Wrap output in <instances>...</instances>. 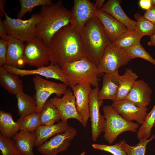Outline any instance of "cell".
<instances>
[{"label": "cell", "mask_w": 155, "mask_h": 155, "mask_svg": "<svg viewBox=\"0 0 155 155\" xmlns=\"http://www.w3.org/2000/svg\"><path fill=\"white\" fill-rule=\"evenodd\" d=\"M5 16L2 22L8 35L26 42L37 36L36 26L40 20L39 13H33L26 20L12 18L5 12Z\"/></svg>", "instance_id": "8992f818"}, {"label": "cell", "mask_w": 155, "mask_h": 155, "mask_svg": "<svg viewBox=\"0 0 155 155\" xmlns=\"http://www.w3.org/2000/svg\"><path fill=\"white\" fill-rule=\"evenodd\" d=\"M96 17L111 42L118 39L128 30L125 25L107 13L97 10Z\"/></svg>", "instance_id": "e0dca14e"}, {"label": "cell", "mask_w": 155, "mask_h": 155, "mask_svg": "<svg viewBox=\"0 0 155 155\" xmlns=\"http://www.w3.org/2000/svg\"><path fill=\"white\" fill-rule=\"evenodd\" d=\"M49 100L58 110L61 121L67 122L70 119H74L79 122L84 127H86L78 113L75 98L71 89L68 88L62 98L54 96Z\"/></svg>", "instance_id": "4fadbf2b"}, {"label": "cell", "mask_w": 155, "mask_h": 155, "mask_svg": "<svg viewBox=\"0 0 155 155\" xmlns=\"http://www.w3.org/2000/svg\"><path fill=\"white\" fill-rule=\"evenodd\" d=\"M150 41L148 42V45L150 46H155V34L150 36Z\"/></svg>", "instance_id": "ee69618b"}, {"label": "cell", "mask_w": 155, "mask_h": 155, "mask_svg": "<svg viewBox=\"0 0 155 155\" xmlns=\"http://www.w3.org/2000/svg\"><path fill=\"white\" fill-rule=\"evenodd\" d=\"M0 150L2 155H21L13 140L1 133Z\"/></svg>", "instance_id": "d590c367"}, {"label": "cell", "mask_w": 155, "mask_h": 155, "mask_svg": "<svg viewBox=\"0 0 155 155\" xmlns=\"http://www.w3.org/2000/svg\"><path fill=\"white\" fill-rule=\"evenodd\" d=\"M97 9L89 0H74L71 10L70 24L80 32L86 22L96 16Z\"/></svg>", "instance_id": "7c38bea8"}, {"label": "cell", "mask_w": 155, "mask_h": 155, "mask_svg": "<svg viewBox=\"0 0 155 155\" xmlns=\"http://www.w3.org/2000/svg\"><path fill=\"white\" fill-rule=\"evenodd\" d=\"M19 75L8 72L0 66V84L10 94L16 95L23 91L24 85Z\"/></svg>", "instance_id": "cb8c5ba5"}, {"label": "cell", "mask_w": 155, "mask_h": 155, "mask_svg": "<svg viewBox=\"0 0 155 155\" xmlns=\"http://www.w3.org/2000/svg\"><path fill=\"white\" fill-rule=\"evenodd\" d=\"M36 91L35 98L37 104L36 112L40 113L49 97L55 94L60 97L67 89V86L64 83H58L46 80L38 75L33 78Z\"/></svg>", "instance_id": "ba28073f"}, {"label": "cell", "mask_w": 155, "mask_h": 155, "mask_svg": "<svg viewBox=\"0 0 155 155\" xmlns=\"http://www.w3.org/2000/svg\"><path fill=\"white\" fill-rule=\"evenodd\" d=\"M144 17L155 24V6H152L144 13Z\"/></svg>", "instance_id": "f35d334b"}, {"label": "cell", "mask_w": 155, "mask_h": 155, "mask_svg": "<svg viewBox=\"0 0 155 155\" xmlns=\"http://www.w3.org/2000/svg\"><path fill=\"white\" fill-rule=\"evenodd\" d=\"M70 88L77 84L88 83L91 86L98 87L101 74L98 67L84 57L65 64L61 68Z\"/></svg>", "instance_id": "277c9868"}, {"label": "cell", "mask_w": 155, "mask_h": 155, "mask_svg": "<svg viewBox=\"0 0 155 155\" xmlns=\"http://www.w3.org/2000/svg\"><path fill=\"white\" fill-rule=\"evenodd\" d=\"M16 122L18 124L20 130L35 132L41 125L40 113L37 112L23 117H20Z\"/></svg>", "instance_id": "f546056e"}, {"label": "cell", "mask_w": 155, "mask_h": 155, "mask_svg": "<svg viewBox=\"0 0 155 155\" xmlns=\"http://www.w3.org/2000/svg\"><path fill=\"white\" fill-rule=\"evenodd\" d=\"M104 0H96L94 3L95 7L97 10H100L104 5Z\"/></svg>", "instance_id": "7bdbcfd3"}, {"label": "cell", "mask_w": 155, "mask_h": 155, "mask_svg": "<svg viewBox=\"0 0 155 155\" xmlns=\"http://www.w3.org/2000/svg\"><path fill=\"white\" fill-rule=\"evenodd\" d=\"M20 130V127L13 120L12 114L2 110L0 111V131L3 135L13 138Z\"/></svg>", "instance_id": "484cf974"}, {"label": "cell", "mask_w": 155, "mask_h": 155, "mask_svg": "<svg viewBox=\"0 0 155 155\" xmlns=\"http://www.w3.org/2000/svg\"><path fill=\"white\" fill-rule=\"evenodd\" d=\"M41 125H51L61 120L60 114L57 108L48 100L40 113Z\"/></svg>", "instance_id": "83f0119b"}, {"label": "cell", "mask_w": 155, "mask_h": 155, "mask_svg": "<svg viewBox=\"0 0 155 155\" xmlns=\"http://www.w3.org/2000/svg\"><path fill=\"white\" fill-rule=\"evenodd\" d=\"M80 33L84 57L98 67L106 47L111 43L102 24L96 16L93 17L86 22Z\"/></svg>", "instance_id": "3957f363"}, {"label": "cell", "mask_w": 155, "mask_h": 155, "mask_svg": "<svg viewBox=\"0 0 155 155\" xmlns=\"http://www.w3.org/2000/svg\"><path fill=\"white\" fill-rule=\"evenodd\" d=\"M6 2V1L5 0H0V16L1 18L5 16V12L4 11V9L5 4Z\"/></svg>", "instance_id": "b9f144b4"}, {"label": "cell", "mask_w": 155, "mask_h": 155, "mask_svg": "<svg viewBox=\"0 0 155 155\" xmlns=\"http://www.w3.org/2000/svg\"><path fill=\"white\" fill-rule=\"evenodd\" d=\"M63 2L59 0L52 5L41 7L40 20L36 27L37 36L47 45L55 33L70 24L71 10L63 5Z\"/></svg>", "instance_id": "7a4b0ae2"}, {"label": "cell", "mask_w": 155, "mask_h": 155, "mask_svg": "<svg viewBox=\"0 0 155 155\" xmlns=\"http://www.w3.org/2000/svg\"><path fill=\"white\" fill-rule=\"evenodd\" d=\"M152 90L144 80H136L126 99L136 106L147 107L150 104Z\"/></svg>", "instance_id": "d6986e66"}, {"label": "cell", "mask_w": 155, "mask_h": 155, "mask_svg": "<svg viewBox=\"0 0 155 155\" xmlns=\"http://www.w3.org/2000/svg\"><path fill=\"white\" fill-rule=\"evenodd\" d=\"M20 2L21 8L17 15V18L20 19L27 12H31L33 9L36 7L53 4L51 0H20Z\"/></svg>", "instance_id": "836d02e7"}, {"label": "cell", "mask_w": 155, "mask_h": 155, "mask_svg": "<svg viewBox=\"0 0 155 155\" xmlns=\"http://www.w3.org/2000/svg\"><path fill=\"white\" fill-rule=\"evenodd\" d=\"M142 37L135 30H128L118 39L111 44L115 47L126 50L140 43Z\"/></svg>", "instance_id": "f1b7e54d"}, {"label": "cell", "mask_w": 155, "mask_h": 155, "mask_svg": "<svg viewBox=\"0 0 155 155\" xmlns=\"http://www.w3.org/2000/svg\"><path fill=\"white\" fill-rule=\"evenodd\" d=\"M138 78L137 75L130 69H127L125 73L120 75L119 78V88L115 101L126 99L133 88Z\"/></svg>", "instance_id": "d4e9b609"}, {"label": "cell", "mask_w": 155, "mask_h": 155, "mask_svg": "<svg viewBox=\"0 0 155 155\" xmlns=\"http://www.w3.org/2000/svg\"><path fill=\"white\" fill-rule=\"evenodd\" d=\"M131 60L125 49L115 47L111 43L106 47L98 67L101 73H111Z\"/></svg>", "instance_id": "9c48e42d"}, {"label": "cell", "mask_w": 155, "mask_h": 155, "mask_svg": "<svg viewBox=\"0 0 155 155\" xmlns=\"http://www.w3.org/2000/svg\"><path fill=\"white\" fill-rule=\"evenodd\" d=\"M131 59L137 57L145 59L155 65V59L146 51L140 43L126 49Z\"/></svg>", "instance_id": "e575fe53"}, {"label": "cell", "mask_w": 155, "mask_h": 155, "mask_svg": "<svg viewBox=\"0 0 155 155\" xmlns=\"http://www.w3.org/2000/svg\"><path fill=\"white\" fill-rule=\"evenodd\" d=\"M119 69L111 73H104L103 75L102 86L98 91V96L100 100H116L119 88Z\"/></svg>", "instance_id": "ffe728a7"}, {"label": "cell", "mask_w": 155, "mask_h": 155, "mask_svg": "<svg viewBox=\"0 0 155 155\" xmlns=\"http://www.w3.org/2000/svg\"><path fill=\"white\" fill-rule=\"evenodd\" d=\"M88 83L80 84L71 87L75 99L77 110L84 122L87 126L89 117V94L92 89Z\"/></svg>", "instance_id": "2e32d148"}, {"label": "cell", "mask_w": 155, "mask_h": 155, "mask_svg": "<svg viewBox=\"0 0 155 155\" xmlns=\"http://www.w3.org/2000/svg\"><path fill=\"white\" fill-rule=\"evenodd\" d=\"M155 139V135H153L148 139H143L135 146L128 144L124 140L120 141L127 155H145L148 144Z\"/></svg>", "instance_id": "d6a6232c"}, {"label": "cell", "mask_w": 155, "mask_h": 155, "mask_svg": "<svg viewBox=\"0 0 155 155\" xmlns=\"http://www.w3.org/2000/svg\"><path fill=\"white\" fill-rule=\"evenodd\" d=\"M115 110L125 120L132 122L135 121L142 125L148 115L147 107H139L125 99L113 102L112 105Z\"/></svg>", "instance_id": "9a60e30c"}, {"label": "cell", "mask_w": 155, "mask_h": 155, "mask_svg": "<svg viewBox=\"0 0 155 155\" xmlns=\"http://www.w3.org/2000/svg\"><path fill=\"white\" fill-rule=\"evenodd\" d=\"M8 72L23 77L35 75L59 80L67 86L66 78L61 68L57 65L52 63L46 66L37 67L34 70H25L13 67L5 64L2 66Z\"/></svg>", "instance_id": "5bb4252c"}, {"label": "cell", "mask_w": 155, "mask_h": 155, "mask_svg": "<svg viewBox=\"0 0 155 155\" xmlns=\"http://www.w3.org/2000/svg\"><path fill=\"white\" fill-rule=\"evenodd\" d=\"M24 55L26 64L30 66L37 68L49 65L47 45L38 36L25 44Z\"/></svg>", "instance_id": "52a82bcc"}, {"label": "cell", "mask_w": 155, "mask_h": 155, "mask_svg": "<svg viewBox=\"0 0 155 155\" xmlns=\"http://www.w3.org/2000/svg\"><path fill=\"white\" fill-rule=\"evenodd\" d=\"M98 87L91 89L89 94V117L91 121L92 138L96 142L102 132L105 123L104 115H101L100 108L103 103V100L98 99Z\"/></svg>", "instance_id": "8fae6325"}, {"label": "cell", "mask_w": 155, "mask_h": 155, "mask_svg": "<svg viewBox=\"0 0 155 155\" xmlns=\"http://www.w3.org/2000/svg\"><path fill=\"white\" fill-rule=\"evenodd\" d=\"M86 153L85 151H83L80 155H86Z\"/></svg>", "instance_id": "bcb514c9"}, {"label": "cell", "mask_w": 155, "mask_h": 155, "mask_svg": "<svg viewBox=\"0 0 155 155\" xmlns=\"http://www.w3.org/2000/svg\"><path fill=\"white\" fill-rule=\"evenodd\" d=\"M136 24L135 30L142 37H150L155 34V24L148 20L139 13L134 15Z\"/></svg>", "instance_id": "4dcf8cb0"}, {"label": "cell", "mask_w": 155, "mask_h": 155, "mask_svg": "<svg viewBox=\"0 0 155 155\" xmlns=\"http://www.w3.org/2000/svg\"><path fill=\"white\" fill-rule=\"evenodd\" d=\"M24 42L8 35L6 54L7 65L19 69L23 68L26 65L24 55Z\"/></svg>", "instance_id": "ac0fdd59"}, {"label": "cell", "mask_w": 155, "mask_h": 155, "mask_svg": "<svg viewBox=\"0 0 155 155\" xmlns=\"http://www.w3.org/2000/svg\"><path fill=\"white\" fill-rule=\"evenodd\" d=\"M16 95L17 102L18 113L23 117L36 112L37 104L35 98L21 92Z\"/></svg>", "instance_id": "4316f807"}, {"label": "cell", "mask_w": 155, "mask_h": 155, "mask_svg": "<svg viewBox=\"0 0 155 155\" xmlns=\"http://www.w3.org/2000/svg\"><path fill=\"white\" fill-rule=\"evenodd\" d=\"M12 138L21 155H35L33 152L36 140L35 132L20 130Z\"/></svg>", "instance_id": "7402d4cb"}, {"label": "cell", "mask_w": 155, "mask_h": 155, "mask_svg": "<svg viewBox=\"0 0 155 155\" xmlns=\"http://www.w3.org/2000/svg\"><path fill=\"white\" fill-rule=\"evenodd\" d=\"M102 109L105 119L103 137L109 144H112L123 132L137 131L139 124L125 120L112 105H104Z\"/></svg>", "instance_id": "5b68a950"}, {"label": "cell", "mask_w": 155, "mask_h": 155, "mask_svg": "<svg viewBox=\"0 0 155 155\" xmlns=\"http://www.w3.org/2000/svg\"><path fill=\"white\" fill-rule=\"evenodd\" d=\"M92 146L95 149L108 152L113 155H127L120 142L112 145L92 143Z\"/></svg>", "instance_id": "8d00e7d4"}, {"label": "cell", "mask_w": 155, "mask_h": 155, "mask_svg": "<svg viewBox=\"0 0 155 155\" xmlns=\"http://www.w3.org/2000/svg\"><path fill=\"white\" fill-rule=\"evenodd\" d=\"M7 41L0 38V66L6 63Z\"/></svg>", "instance_id": "74e56055"}, {"label": "cell", "mask_w": 155, "mask_h": 155, "mask_svg": "<svg viewBox=\"0 0 155 155\" xmlns=\"http://www.w3.org/2000/svg\"><path fill=\"white\" fill-rule=\"evenodd\" d=\"M0 36L1 39L3 40L7 41L8 35L7 34L1 17H0Z\"/></svg>", "instance_id": "ab89813d"}, {"label": "cell", "mask_w": 155, "mask_h": 155, "mask_svg": "<svg viewBox=\"0 0 155 155\" xmlns=\"http://www.w3.org/2000/svg\"><path fill=\"white\" fill-rule=\"evenodd\" d=\"M155 125V104L150 112L148 113L145 121L138 130L137 138L139 140L148 139L151 136L152 128Z\"/></svg>", "instance_id": "1f68e13d"}, {"label": "cell", "mask_w": 155, "mask_h": 155, "mask_svg": "<svg viewBox=\"0 0 155 155\" xmlns=\"http://www.w3.org/2000/svg\"><path fill=\"white\" fill-rule=\"evenodd\" d=\"M51 63L61 68L66 64L84 57L80 32L70 24L58 31L47 44Z\"/></svg>", "instance_id": "6da1fadb"}, {"label": "cell", "mask_w": 155, "mask_h": 155, "mask_svg": "<svg viewBox=\"0 0 155 155\" xmlns=\"http://www.w3.org/2000/svg\"><path fill=\"white\" fill-rule=\"evenodd\" d=\"M77 134L76 129L70 126L64 132L52 137L37 148V150L42 155H57L66 150L70 142Z\"/></svg>", "instance_id": "30bf717a"}, {"label": "cell", "mask_w": 155, "mask_h": 155, "mask_svg": "<svg viewBox=\"0 0 155 155\" xmlns=\"http://www.w3.org/2000/svg\"><path fill=\"white\" fill-rule=\"evenodd\" d=\"M70 127L67 122L61 121L56 124L41 125L35 131L37 137L35 147H38L49 138L64 132Z\"/></svg>", "instance_id": "603a6c76"}, {"label": "cell", "mask_w": 155, "mask_h": 155, "mask_svg": "<svg viewBox=\"0 0 155 155\" xmlns=\"http://www.w3.org/2000/svg\"><path fill=\"white\" fill-rule=\"evenodd\" d=\"M152 6H155V0H151Z\"/></svg>", "instance_id": "f6af8a7d"}, {"label": "cell", "mask_w": 155, "mask_h": 155, "mask_svg": "<svg viewBox=\"0 0 155 155\" xmlns=\"http://www.w3.org/2000/svg\"><path fill=\"white\" fill-rule=\"evenodd\" d=\"M139 4L142 8L147 10L152 6L151 0H140L139 1Z\"/></svg>", "instance_id": "60d3db41"}, {"label": "cell", "mask_w": 155, "mask_h": 155, "mask_svg": "<svg viewBox=\"0 0 155 155\" xmlns=\"http://www.w3.org/2000/svg\"><path fill=\"white\" fill-rule=\"evenodd\" d=\"M107 13L125 25L128 30H135L136 21L125 14L118 0H108L100 9Z\"/></svg>", "instance_id": "44dd1931"}]
</instances>
